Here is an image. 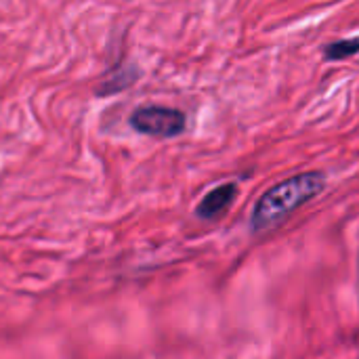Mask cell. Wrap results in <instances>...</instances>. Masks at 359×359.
I'll return each instance as SVG.
<instances>
[{
  "instance_id": "obj_4",
  "label": "cell",
  "mask_w": 359,
  "mask_h": 359,
  "mask_svg": "<svg viewBox=\"0 0 359 359\" xmlns=\"http://www.w3.org/2000/svg\"><path fill=\"white\" fill-rule=\"evenodd\" d=\"M359 50V38H351V40H341V42H334L326 48V57L328 59H345V57H351Z\"/></svg>"
},
{
  "instance_id": "obj_2",
  "label": "cell",
  "mask_w": 359,
  "mask_h": 359,
  "mask_svg": "<svg viewBox=\"0 0 359 359\" xmlns=\"http://www.w3.org/2000/svg\"><path fill=\"white\" fill-rule=\"evenodd\" d=\"M130 126L137 133L147 135V137L170 139L185 130V114L179 109H170V107L147 105V107H139L133 111Z\"/></svg>"
},
{
  "instance_id": "obj_3",
  "label": "cell",
  "mask_w": 359,
  "mask_h": 359,
  "mask_svg": "<svg viewBox=\"0 0 359 359\" xmlns=\"http://www.w3.org/2000/svg\"><path fill=\"white\" fill-rule=\"evenodd\" d=\"M236 198V185L229 183V185H221L217 189H212L198 206V215L202 219H215L217 215H221Z\"/></svg>"
},
{
  "instance_id": "obj_1",
  "label": "cell",
  "mask_w": 359,
  "mask_h": 359,
  "mask_svg": "<svg viewBox=\"0 0 359 359\" xmlns=\"http://www.w3.org/2000/svg\"><path fill=\"white\" fill-rule=\"evenodd\" d=\"M324 185L326 179L320 172H303L299 177L282 181L257 202V208L252 212V227L267 229L278 225L299 206L316 198L324 189Z\"/></svg>"
}]
</instances>
